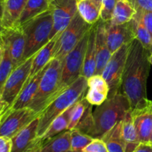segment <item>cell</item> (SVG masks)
I'll return each mask as SVG.
<instances>
[{
    "label": "cell",
    "instance_id": "obj_1",
    "mask_svg": "<svg viewBox=\"0 0 152 152\" xmlns=\"http://www.w3.org/2000/svg\"><path fill=\"white\" fill-rule=\"evenodd\" d=\"M150 53L137 39L131 42L120 92L129 100L132 112L147 108L151 101L147 98L146 90Z\"/></svg>",
    "mask_w": 152,
    "mask_h": 152
},
{
    "label": "cell",
    "instance_id": "obj_2",
    "mask_svg": "<svg viewBox=\"0 0 152 152\" xmlns=\"http://www.w3.org/2000/svg\"><path fill=\"white\" fill-rule=\"evenodd\" d=\"M131 110L130 104L120 92L108 98L93 111L94 125L88 136L93 139H102L117 123L124 119Z\"/></svg>",
    "mask_w": 152,
    "mask_h": 152
},
{
    "label": "cell",
    "instance_id": "obj_3",
    "mask_svg": "<svg viewBox=\"0 0 152 152\" xmlns=\"http://www.w3.org/2000/svg\"><path fill=\"white\" fill-rule=\"evenodd\" d=\"M88 89L87 78L80 76L74 83L56 96L39 114L37 137H42L56 117L85 96Z\"/></svg>",
    "mask_w": 152,
    "mask_h": 152
},
{
    "label": "cell",
    "instance_id": "obj_4",
    "mask_svg": "<svg viewBox=\"0 0 152 152\" xmlns=\"http://www.w3.org/2000/svg\"><path fill=\"white\" fill-rule=\"evenodd\" d=\"M53 26V16L50 9L21 25L25 38L24 61L37 53L50 41Z\"/></svg>",
    "mask_w": 152,
    "mask_h": 152
},
{
    "label": "cell",
    "instance_id": "obj_5",
    "mask_svg": "<svg viewBox=\"0 0 152 152\" xmlns=\"http://www.w3.org/2000/svg\"><path fill=\"white\" fill-rule=\"evenodd\" d=\"M62 66L63 62L57 59H52L48 64L38 90L28 107L37 114L39 115L44 110L56 92L60 82Z\"/></svg>",
    "mask_w": 152,
    "mask_h": 152
},
{
    "label": "cell",
    "instance_id": "obj_6",
    "mask_svg": "<svg viewBox=\"0 0 152 152\" xmlns=\"http://www.w3.org/2000/svg\"><path fill=\"white\" fill-rule=\"evenodd\" d=\"M89 31L64 59L60 82L56 92L50 101H53L56 96L62 93L65 89L71 86L80 76H82L85 55H86L88 41Z\"/></svg>",
    "mask_w": 152,
    "mask_h": 152
},
{
    "label": "cell",
    "instance_id": "obj_7",
    "mask_svg": "<svg viewBox=\"0 0 152 152\" xmlns=\"http://www.w3.org/2000/svg\"><path fill=\"white\" fill-rule=\"evenodd\" d=\"M92 25L86 22L77 12L68 27L59 35L53 49V59L63 62L67 55L88 32Z\"/></svg>",
    "mask_w": 152,
    "mask_h": 152
},
{
    "label": "cell",
    "instance_id": "obj_8",
    "mask_svg": "<svg viewBox=\"0 0 152 152\" xmlns=\"http://www.w3.org/2000/svg\"><path fill=\"white\" fill-rule=\"evenodd\" d=\"M130 43L123 45L112 54L102 72V76L106 80L109 87L108 98L113 97L120 92L122 77L126 66Z\"/></svg>",
    "mask_w": 152,
    "mask_h": 152
},
{
    "label": "cell",
    "instance_id": "obj_9",
    "mask_svg": "<svg viewBox=\"0 0 152 152\" xmlns=\"http://www.w3.org/2000/svg\"><path fill=\"white\" fill-rule=\"evenodd\" d=\"M34 57V55H33L25 60L22 63L14 68L3 87L1 97L10 107L13 104L29 78Z\"/></svg>",
    "mask_w": 152,
    "mask_h": 152
},
{
    "label": "cell",
    "instance_id": "obj_10",
    "mask_svg": "<svg viewBox=\"0 0 152 152\" xmlns=\"http://www.w3.org/2000/svg\"><path fill=\"white\" fill-rule=\"evenodd\" d=\"M53 26L50 40L68 27L78 12L77 0H49Z\"/></svg>",
    "mask_w": 152,
    "mask_h": 152
},
{
    "label": "cell",
    "instance_id": "obj_11",
    "mask_svg": "<svg viewBox=\"0 0 152 152\" xmlns=\"http://www.w3.org/2000/svg\"><path fill=\"white\" fill-rule=\"evenodd\" d=\"M38 116L29 107L10 110L0 124V137L12 139Z\"/></svg>",
    "mask_w": 152,
    "mask_h": 152
},
{
    "label": "cell",
    "instance_id": "obj_12",
    "mask_svg": "<svg viewBox=\"0 0 152 152\" xmlns=\"http://www.w3.org/2000/svg\"><path fill=\"white\" fill-rule=\"evenodd\" d=\"M4 48L8 52L15 66L24 61L23 56L25 48V38L20 26L4 28L1 31Z\"/></svg>",
    "mask_w": 152,
    "mask_h": 152
},
{
    "label": "cell",
    "instance_id": "obj_13",
    "mask_svg": "<svg viewBox=\"0 0 152 152\" xmlns=\"http://www.w3.org/2000/svg\"><path fill=\"white\" fill-rule=\"evenodd\" d=\"M107 44L111 53L121 48L123 45L130 43L135 39L133 21L122 25H111L105 22Z\"/></svg>",
    "mask_w": 152,
    "mask_h": 152
},
{
    "label": "cell",
    "instance_id": "obj_14",
    "mask_svg": "<svg viewBox=\"0 0 152 152\" xmlns=\"http://www.w3.org/2000/svg\"><path fill=\"white\" fill-rule=\"evenodd\" d=\"M112 53L107 44L105 22L98 21L96 33V75H102Z\"/></svg>",
    "mask_w": 152,
    "mask_h": 152
},
{
    "label": "cell",
    "instance_id": "obj_15",
    "mask_svg": "<svg viewBox=\"0 0 152 152\" xmlns=\"http://www.w3.org/2000/svg\"><path fill=\"white\" fill-rule=\"evenodd\" d=\"M47 66L44 67L41 71L37 73L35 75L33 76L31 78L27 80L23 89H22L16 99L10 107V110H18V109L29 107L34 95L38 90L40 80L47 69Z\"/></svg>",
    "mask_w": 152,
    "mask_h": 152
},
{
    "label": "cell",
    "instance_id": "obj_16",
    "mask_svg": "<svg viewBox=\"0 0 152 152\" xmlns=\"http://www.w3.org/2000/svg\"><path fill=\"white\" fill-rule=\"evenodd\" d=\"M39 116L14 136L12 140V152H24L37 138Z\"/></svg>",
    "mask_w": 152,
    "mask_h": 152
},
{
    "label": "cell",
    "instance_id": "obj_17",
    "mask_svg": "<svg viewBox=\"0 0 152 152\" xmlns=\"http://www.w3.org/2000/svg\"><path fill=\"white\" fill-rule=\"evenodd\" d=\"M134 124L140 143H149L152 131V113L148 107L143 110L132 111Z\"/></svg>",
    "mask_w": 152,
    "mask_h": 152
},
{
    "label": "cell",
    "instance_id": "obj_18",
    "mask_svg": "<svg viewBox=\"0 0 152 152\" xmlns=\"http://www.w3.org/2000/svg\"><path fill=\"white\" fill-rule=\"evenodd\" d=\"M28 0H4L1 25L3 29L16 26Z\"/></svg>",
    "mask_w": 152,
    "mask_h": 152
},
{
    "label": "cell",
    "instance_id": "obj_19",
    "mask_svg": "<svg viewBox=\"0 0 152 152\" xmlns=\"http://www.w3.org/2000/svg\"><path fill=\"white\" fill-rule=\"evenodd\" d=\"M97 23V22H96ZM96 23L94 24L89 31L87 49L85 55L82 75L86 78L94 75L96 72Z\"/></svg>",
    "mask_w": 152,
    "mask_h": 152
},
{
    "label": "cell",
    "instance_id": "obj_20",
    "mask_svg": "<svg viewBox=\"0 0 152 152\" xmlns=\"http://www.w3.org/2000/svg\"><path fill=\"white\" fill-rule=\"evenodd\" d=\"M59 35L60 34H56L45 46H43L37 53L34 55L31 73H30L28 80L31 78L34 75H35L39 72L41 71L53 59V49H54L55 45H56V43L57 41L58 38H59Z\"/></svg>",
    "mask_w": 152,
    "mask_h": 152
},
{
    "label": "cell",
    "instance_id": "obj_21",
    "mask_svg": "<svg viewBox=\"0 0 152 152\" xmlns=\"http://www.w3.org/2000/svg\"><path fill=\"white\" fill-rule=\"evenodd\" d=\"M122 135L125 142V152H134L140 144L134 124L132 110L126 113L122 122Z\"/></svg>",
    "mask_w": 152,
    "mask_h": 152
},
{
    "label": "cell",
    "instance_id": "obj_22",
    "mask_svg": "<svg viewBox=\"0 0 152 152\" xmlns=\"http://www.w3.org/2000/svg\"><path fill=\"white\" fill-rule=\"evenodd\" d=\"M102 0H77V10L83 19L90 25L100 19Z\"/></svg>",
    "mask_w": 152,
    "mask_h": 152
},
{
    "label": "cell",
    "instance_id": "obj_23",
    "mask_svg": "<svg viewBox=\"0 0 152 152\" xmlns=\"http://www.w3.org/2000/svg\"><path fill=\"white\" fill-rule=\"evenodd\" d=\"M76 104V103H75ZM75 104H73L71 107L67 109L65 112L59 115L58 117H56L54 120L53 121L49 128H48L47 131H45L42 137H38L40 138L44 142L48 141L51 138L54 137L55 136L61 134L65 131H68V127L71 121V116H72L73 110H74Z\"/></svg>",
    "mask_w": 152,
    "mask_h": 152
},
{
    "label": "cell",
    "instance_id": "obj_24",
    "mask_svg": "<svg viewBox=\"0 0 152 152\" xmlns=\"http://www.w3.org/2000/svg\"><path fill=\"white\" fill-rule=\"evenodd\" d=\"M50 8L49 0H28L18 20L16 26H21L33 18L39 16Z\"/></svg>",
    "mask_w": 152,
    "mask_h": 152
},
{
    "label": "cell",
    "instance_id": "obj_25",
    "mask_svg": "<svg viewBox=\"0 0 152 152\" xmlns=\"http://www.w3.org/2000/svg\"><path fill=\"white\" fill-rule=\"evenodd\" d=\"M137 10L129 0H117L114 14L109 23L111 25H122L132 20Z\"/></svg>",
    "mask_w": 152,
    "mask_h": 152
},
{
    "label": "cell",
    "instance_id": "obj_26",
    "mask_svg": "<svg viewBox=\"0 0 152 152\" xmlns=\"http://www.w3.org/2000/svg\"><path fill=\"white\" fill-rule=\"evenodd\" d=\"M71 133L65 131L45 142L40 152H70Z\"/></svg>",
    "mask_w": 152,
    "mask_h": 152
},
{
    "label": "cell",
    "instance_id": "obj_27",
    "mask_svg": "<svg viewBox=\"0 0 152 152\" xmlns=\"http://www.w3.org/2000/svg\"><path fill=\"white\" fill-rule=\"evenodd\" d=\"M122 122L117 123L101 139L106 145L108 152H125V142L122 135Z\"/></svg>",
    "mask_w": 152,
    "mask_h": 152
},
{
    "label": "cell",
    "instance_id": "obj_28",
    "mask_svg": "<svg viewBox=\"0 0 152 152\" xmlns=\"http://www.w3.org/2000/svg\"><path fill=\"white\" fill-rule=\"evenodd\" d=\"M134 25L135 39L138 40L145 49L151 51L152 48V37L144 24L139 17L135 14L132 19Z\"/></svg>",
    "mask_w": 152,
    "mask_h": 152
},
{
    "label": "cell",
    "instance_id": "obj_29",
    "mask_svg": "<svg viewBox=\"0 0 152 152\" xmlns=\"http://www.w3.org/2000/svg\"><path fill=\"white\" fill-rule=\"evenodd\" d=\"M70 133L71 152H83L85 148L94 139L90 136L81 132L77 128L71 130Z\"/></svg>",
    "mask_w": 152,
    "mask_h": 152
},
{
    "label": "cell",
    "instance_id": "obj_30",
    "mask_svg": "<svg viewBox=\"0 0 152 152\" xmlns=\"http://www.w3.org/2000/svg\"><path fill=\"white\" fill-rule=\"evenodd\" d=\"M4 56L0 63V92L1 93L7 78L11 74L12 71L14 69V68H16L8 52L4 48Z\"/></svg>",
    "mask_w": 152,
    "mask_h": 152
},
{
    "label": "cell",
    "instance_id": "obj_31",
    "mask_svg": "<svg viewBox=\"0 0 152 152\" xmlns=\"http://www.w3.org/2000/svg\"><path fill=\"white\" fill-rule=\"evenodd\" d=\"M88 104V102L85 98V96L76 103L74 110H73L71 121H70V123L68 125V131H71V130L74 129L77 127L80 121L81 120L85 111H86Z\"/></svg>",
    "mask_w": 152,
    "mask_h": 152
},
{
    "label": "cell",
    "instance_id": "obj_32",
    "mask_svg": "<svg viewBox=\"0 0 152 152\" xmlns=\"http://www.w3.org/2000/svg\"><path fill=\"white\" fill-rule=\"evenodd\" d=\"M92 107H93V105H91V104L88 103L81 120L80 121L79 124L75 128L77 129L80 130L81 132L87 134V135H88V134L91 131L94 125V117Z\"/></svg>",
    "mask_w": 152,
    "mask_h": 152
},
{
    "label": "cell",
    "instance_id": "obj_33",
    "mask_svg": "<svg viewBox=\"0 0 152 152\" xmlns=\"http://www.w3.org/2000/svg\"><path fill=\"white\" fill-rule=\"evenodd\" d=\"M108 93L103 92V91L94 89V88H88V90L86 91V95H85V98L91 105L99 106L108 98Z\"/></svg>",
    "mask_w": 152,
    "mask_h": 152
},
{
    "label": "cell",
    "instance_id": "obj_34",
    "mask_svg": "<svg viewBox=\"0 0 152 152\" xmlns=\"http://www.w3.org/2000/svg\"><path fill=\"white\" fill-rule=\"evenodd\" d=\"M88 88H94V89H99L103 92H109V87L102 75H96L91 76L87 79Z\"/></svg>",
    "mask_w": 152,
    "mask_h": 152
},
{
    "label": "cell",
    "instance_id": "obj_35",
    "mask_svg": "<svg viewBox=\"0 0 152 152\" xmlns=\"http://www.w3.org/2000/svg\"><path fill=\"white\" fill-rule=\"evenodd\" d=\"M117 0H102L100 20L102 22H110L113 17L114 8Z\"/></svg>",
    "mask_w": 152,
    "mask_h": 152
},
{
    "label": "cell",
    "instance_id": "obj_36",
    "mask_svg": "<svg viewBox=\"0 0 152 152\" xmlns=\"http://www.w3.org/2000/svg\"><path fill=\"white\" fill-rule=\"evenodd\" d=\"M83 152H108V151L103 140L94 139L93 141L85 148Z\"/></svg>",
    "mask_w": 152,
    "mask_h": 152
},
{
    "label": "cell",
    "instance_id": "obj_37",
    "mask_svg": "<svg viewBox=\"0 0 152 152\" xmlns=\"http://www.w3.org/2000/svg\"><path fill=\"white\" fill-rule=\"evenodd\" d=\"M136 15L140 19L152 37V11L136 10Z\"/></svg>",
    "mask_w": 152,
    "mask_h": 152
},
{
    "label": "cell",
    "instance_id": "obj_38",
    "mask_svg": "<svg viewBox=\"0 0 152 152\" xmlns=\"http://www.w3.org/2000/svg\"><path fill=\"white\" fill-rule=\"evenodd\" d=\"M136 10L152 11V0H129Z\"/></svg>",
    "mask_w": 152,
    "mask_h": 152
},
{
    "label": "cell",
    "instance_id": "obj_39",
    "mask_svg": "<svg viewBox=\"0 0 152 152\" xmlns=\"http://www.w3.org/2000/svg\"><path fill=\"white\" fill-rule=\"evenodd\" d=\"M10 107L7 103L3 100L1 93L0 92V124L3 122L4 118L10 112Z\"/></svg>",
    "mask_w": 152,
    "mask_h": 152
},
{
    "label": "cell",
    "instance_id": "obj_40",
    "mask_svg": "<svg viewBox=\"0 0 152 152\" xmlns=\"http://www.w3.org/2000/svg\"><path fill=\"white\" fill-rule=\"evenodd\" d=\"M0 152H12L11 139L0 137Z\"/></svg>",
    "mask_w": 152,
    "mask_h": 152
},
{
    "label": "cell",
    "instance_id": "obj_41",
    "mask_svg": "<svg viewBox=\"0 0 152 152\" xmlns=\"http://www.w3.org/2000/svg\"><path fill=\"white\" fill-rule=\"evenodd\" d=\"M44 142H45L43 140L37 137L24 152H40V150H41Z\"/></svg>",
    "mask_w": 152,
    "mask_h": 152
},
{
    "label": "cell",
    "instance_id": "obj_42",
    "mask_svg": "<svg viewBox=\"0 0 152 152\" xmlns=\"http://www.w3.org/2000/svg\"><path fill=\"white\" fill-rule=\"evenodd\" d=\"M134 152H152V145L149 143H140Z\"/></svg>",
    "mask_w": 152,
    "mask_h": 152
},
{
    "label": "cell",
    "instance_id": "obj_43",
    "mask_svg": "<svg viewBox=\"0 0 152 152\" xmlns=\"http://www.w3.org/2000/svg\"><path fill=\"white\" fill-rule=\"evenodd\" d=\"M3 4H4V0H0V19H1V17H2Z\"/></svg>",
    "mask_w": 152,
    "mask_h": 152
},
{
    "label": "cell",
    "instance_id": "obj_44",
    "mask_svg": "<svg viewBox=\"0 0 152 152\" xmlns=\"http://www.w3.org/2000/svg\"><path fill=\"white\" fill-rule=\"evenodd\" d=\"M4 47L0 48V63H1V61H2L3 56H4Z\"/></svg>",
    "mask_w": 152,
    "mask_h": 152
},
{
    "label": "cell",
    "instance_id": "obj_45",
    "mask_svg": "<svg viewBox=\"0 0 152 152\" xmlns=\"http://www.w3.org/2000/svg\"><path fill=\"white\" fill-rule=\"evenodd\" d=\"M3 47H4V43H3L2 34H1V31H0V48Z\"/></svg>",
    "mask_w": 152,
    "mask_h": 152
},
{
    "label": "cell",
    "instance_id": "obj_46",
    "mask_svg": "<svg viewBox=\"0 0 152 152\" xmlns=\"http://www.w3.org/2000/svg\"><path fill=\"white\" fill-rule=\"evenodd\" d=\"M148 110L151 112V113H152V101H150V104H149V105H148Z\"/></svg>",
    "mask_w": 152,
    "mask_h": 152
},
{
    "label": "cell",
    "instance_id": "obj_47",
    "mask_svg": "<svg viewBox=\"0 0 152 152\" xmlns=\"http://www.w3.org/2000/svg\"><path fill=\"white\" fill-rule=\"evenodd\" d=\"M149 62L151 63V65H152V52H151L149 55Z\"/></svg>",
    "mask_w": 152,
    "mask_h": 152
},
{
    "label": "cell",
    "instance_id": "obj_48",
    "mask_svg": "<svg viewBox=\"0 0 152 152\" xmlns=\"http://www.w3.org/2000/svg\"><path fill=\"white\" fill-rule=\"evenodd\" d=\"M3 30V28H2V25H1V19H0V31H1Z\"/></svg>",
    "mask_w": 152,
    "mask_h": 152
},
{
    "label": "cell",
    "instance_id": "obj_49",
    "mask_svg": "<svg viewBox=\"0 0 152 152\" xmlns=\"http://www.w3.org/2000/svg\"><path fill=\"white\" fill-rule=\"evenodd\" d=\"M149 144H151V145H152V131H151V137H150V140H149Z\"/></svg>",
    "mask_w": 152,
    "mask_h": 152
},
{
    "label": "cell",
    "instance_id": "obj_50",
    "mask_svg": "<svg viewBox=\"0 0 152 152\" xmlns=\"http://www.w3.org/2000/svg\"><path fill=\"white\" fill-rule=\"evenodd\" d=\"M150 52H152V48H151V51H150Z\"/></svg>",
    "mask_w": 152,
    "mask_h": 152
}]
</instances>
